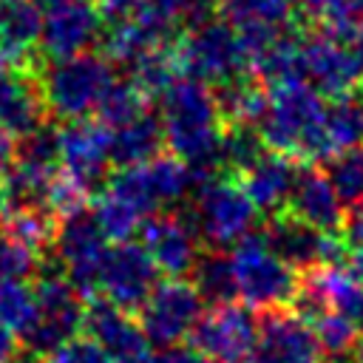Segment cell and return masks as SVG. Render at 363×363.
Here are the masks:
<instances>
[{"label": "cell", "instance_id": "cell-1", "mask_svg": "<svg viewBox=\"0 0 363 363\" xmlns=\"http://www.w3.org/2000/svg\"><path fill=\"white\" fill-rule=\"evenodd\" d=\"M159 119L164 128V147L193 170L199 184L221 176L224 128L207 82L179 74L176 82L159 96Z\"/></svg>", "mask_w": 363, "mask_h": 363}, {"label": "cell", "instance_id": "cell-2", "mask_svg": "<svg viewBox=\"0 0 363 363\" xmlns=\"http://www.w3.org/2000/svg\"><path fill=\"white\" fill-rule=\"evenodd\" d=\"M326 99L309 82L267 88V108L255 122L264 145L306 162H326L332 147L323 130Z\"/></svg>", "mask_w": 363, "mask_h": 363}, {"label": "cell", "instance_id": "cell-3", "mask_svg": "<svg viewBox=\"0 0 363 363\" xmlns=\"http://www.w3.org/2000/svg\"><path fill=\"white\" fill-rule=\"evenodd\" d=\"M45 111L62 122L88 119L96 113L105 91L116 79L113 62L105 54L82 51L65 60L45 62L37 74Z\"/></svg>", "mask_w": 363, "mask_h": 363}, {"label": "cell", "instance_id": "cell-4", "mask_svg": "<svg viewBox=\"0 0 363 363\" xmlns=\"http://www.w3.org/2000/svg\"><path fill=\"white\" fill-rule=\"evenodd\" d=\"M34 298H37V315L34 323L23 332L20 343L45 357L57 346H62L65 340L82 332V312H85V306L79 303L82 295L68 284L62 264L51 250L40 255Z\"/></svg>", "mask_w": 363, "mask_h": 363}, {"label": "cell", "instance_id": "cell-5", "mask_svg": "<svg viewBox=\"0 0 363 363\" xmlns=\"http://www.w3.org/2000/svg\"><path fill=\"white\" fill-rule=\"evenodd\" d=\"M193 233L207 250H230L255 233L258 210L235 179H207L199 184L193 201L182 210Z\"/></svg>", "mask_w": 363, "mask_h": 363}, {"label": "cell", "instance_id": "cell-6", "mask_svg": "<svg viewBox=\"0 0 363 363\" xmlns=\"http://www.w3.org/2000/svg\"><path fill=\"white\" fill-rule=\"evenodd\" d=\"M230 255L235 267L238 298L252 312L289 306L298 289V272L269 250V244L264 241V233H250L233 247Z\"/></svg>", "mask_w": 363, "mask_h": 363}, {"label": "cell", "instance_id": "cell-7", "mask_svg": "<svg viewBox=\"0 0 363 363\" xmlns=\"http://www.w3.org/2000/svg\"><path fill=\"white\" fill-rule=\"evenodd\" d=\"M173 57L182 77H193L207 85H218L247 68L238 31L224 20L184 31L173 43Z\"/></svg>", "mask_w": 363, "mask_h": 363}, {"label": "cell", "instance_id": "cell-8", "mask_svg": "<svg viewBox=\"0 0 363 363\" xmlns=\"http://www.w3.org/2000/svg\"><path fill=\"white\" fill-rule=\"evenodd\" d=\"M51 250L60 258L68 284L79 295L94 298L99 292V269L108 250V235L96 224L91 207H82L57 218Z\"/></svg>", "mask_w": 363, "mask_h": 363}, {"label": "cell", "instance_id": "cell-9", "mask_svg": "<svg viewBox=\"0 0 363 363\" xmlns=\"http://www.w3.org/2000/svg\"><path fill=\"white\" fill-rule=\"evenodd\" d=\"M204 315V301L196 286L184 278H167L153 286L147 301L139 306V326L150 346L164 349L190 340L199 318Z\"/></svg>", "mask_w": 363, "mask_h": 363}, {"label": "cell", "instance_id": "cell-10", "mask_svg": "<svg viewBox=\"0 0 363 363\" xmlns=\"http://www.w3.org/2000/svg\"><path fill=\"white\" fill-rule=\"evenodd\" d=\"M111 130L94 119L60 128V173L85 193H99L111 176Z\"/></svg>", "mask_w": 363, "mask_h": 363}, {"label": "cell", "instance_id": "cell-11", "mask_svg": "<svg viewBox=\"0 0 363 363\" xmlns=\"http://www.w3.org/2000/svg\"><path fill=\"white\" fill-rule=\"evenodd\" d=\"M159 284V269L142 241H113L105 250L99 269V292L128 312H139L153 286Z\"/></svg>", "mask_w": 363, "mask_h": 363}, {"label": "cell", "instance_id": "cell-12", "mask_svg": "<svg viewBox=\"0 0 363 363\" xmlns=\"http://www.w3.org/2000/svg\"><path fill=\"white\" fill-rule=\"evenodd\" d=\"M258 337V315L247 303L210 306L190 332V346L216 363H244Z\"/></svg>", "mask_w": 363, "mask_h": 363}, {"label": "cell", "instance_id": "cell-13", "mask_svg": "<svg viewBox=\"0 0 363 363\" xmlns=\"http://www.w3.org/2000/svg\"><path fill=\"white\" fill-rule=\"evenodd\" d=\"M264 241L269 244V250L286 261L295 272L303 269H315V267H326V264H337L346 255V247L332 235L323 233L289 213H275L267 221L264 230Z\"/></svg>", "mask_w": 363, "mask_h": 363}, {"label": "cell", "instance_id": "cell-14", "mask_svg": "<svg viewBox=\"0 0 363 363\" xmlns=\"http://www.w3.org/2000/svg\"><path fill=\"white\" fill-rule=\"evenodd\" d=\"M323 352L312 323L286 309H269L258 318V337L244 363H320Z\"/></svg>", "mask_w": 363, "mask_h": 363}, {"label": "cell", "instance_id": "cell-15", "mask_svg": "<svg viewBox=\"0 0 363 363\" xmlns=\"http://www.w3.org/2000/svg\"><path fill=\"white\" fill-rule=\"evenodd\" d=\"M102 31H105V14L99 11L96 0L51 9L43 14L40 54L45 57V62H54L91 51V45L102 40Z\"/></svg>", "mask_w": 363, "mask_h": 363}, {"label": "cell", "instance_id": "cell-16", "mask_svg": "<svg viewBox=\"0 0 363 363\" xmlns=\"http://www.w3.org/2000/svg\"><path fill=\"white\" fill-rule=\"evenodd\" d=\"M82 332L96 340L113 363H145L150 354V343L139 326V320L130 318L128 309L116 306L105 295H94L82 312Z\"/></svg>", "mask_w": 363, "mask_h": 363}, {"label": "cell", "instance_id": "cell-17", "mask_svg": "<svg viewBox=\"0 0 363 363\" xmlns=\"http://www.w3.org/2000/svg\"><path fill=\"white\" fill-rule=\"evenodd\" d=\"M139 241L150 252L156 269L164 272L167 278L187 275L201 252V241L182 213L159 210V213L147 216L139 227Z\"/></svg>", "mask_w": 363, "mask_h": 363}, {"label": "cell", "instance_id": "cell-18", "mask_svg": "<svg viewBox=\"0 0 363 363\" xmlns=\"http://www.w3.org/2000/svg\"><path fill=\"white\" fill-rule=\"evenodd\" d=\"M303 82H309L323 99L346 96L360 85L343 37L332 31L303 37Z\"/></svg>", "mask_w": 363, "mask_h": 363}, {"label": "cell", "instance_id": "cell-19", "mask_svg": "<svg viewBox=\"0 0 363 363\" xmlns=\"http://www.w3.org/2000/svg\"><path fill=\"white\" fill-rule=\"evenodd\" d=\"M284 213H289L323 233H335L343 227L346 204L340 201L337 190L332 187V182L323 170H318L315 164H306V167L301 164Z\"/></svg>", "mask_w": 363, "mask_h": 363}, {"label": "cell", "instance_id": "cell-20", "mask_svg": "<svg viewBox=\"0 0 363 363\" xmlns=\"http://www.w3.org/2000/svg\"><path fill=\"white\" fill-rule=\"evenodd\" d=\"M298 176V162L289 153L281 150H264V156L258 162H252L241 176V187L250 196V201L255 204L258 213L275 216L286 210L292 184Z\"/></svg>", "mask_w": 363, "mask_h": 363}, {"label": "cell", "instance_id": "cell-21", "mask_svg": "<svg viewBox=\"0 0 363 363\" xmlns=\"http://www.w3.org/2000/svg\"><path fill=\"white\" fill-rule=\"evenodd\" d=\"M48 119L40 79L28 68H0V128L23 136Z\"/></svg>", "mask_w": 363, "mask_h": 363}, {"label": "cell", "instance_id": "cell-22", "mask_svg": "<svg viewBox=\"0 0 363 363\" xmlns=\"http://www.w3.org/2000/svg\"><path fill=\"white\" fill-rule=\"evenodd\" d=\"M43 9L34 0H0V68H28L40 51Z\"/></svg>", "mask_w": 363, "mask_h": 363}, {"label": "cell", "instance_id": "cell-23", "mask_svg": "<svg viewBox=\"0 0 363 363\" xmlns=\"http://www.w3.org/2000/svg\"><path fill=\"white\" fill-rule=\"evenodd\" d=\"M162 147H164V128H162L159 113L145 111L128 125H119L111 130V164L113 167H139L156 159Z\"/></svg>", "mask_w": 363, "mask_h": 363}, {"label": "cell", "instance_id": "cell-24", "mask_svg": "<svg viewBox=\"0 0 363 363\" xmlns=\"http://www.w3.org/2000/svg\"><path fill=\"white\" fill-rule=\"evenodd\" d=\"M60 176V167H37L26 162H11L0 179V193L6 210H51V187Z\"/></svg>", "mask_w": 363, "mask_h": 363}, {"label": "cell", "instance_id": "cell-25", "mask_svg": "<svg viewBox=\"0 0 363 363\" xmlns=\"http://www.w3.org/2000/svg\"><path fill=\"white\" fill-rule=\"evenodd\" d=\"M247 71H252V77L267 88L303 82V40L281 34L247 62Z\"/></svg>", "mask_w": 363, "mask_h": 363}, {"label": "cell", "instance_id": "cell-26", "mask_svg": "<svg viewBox=\"0 0 363 363\" xmlns=\"http://www.w3.org/2000/svg\"><path fill=\"white\" fill-rule=\"evenodd\" d=\"M190 284L196 286L201 301L210 306L233 303L238 298L233 255L227 250H201L190 269Z\"/></svg>", "mask_w": 363, "mask_h": 363}, {"label": "cell", "instance_id": "cell-27", "mask_svg": "<svg viewBox=\"0 0 363 363\" xmlns=\"http://www.w3.org/2000/svg\"><path fill=\"white\" fill-rule=\"evenodd\" d=\"M164 43H170L167 34L156 31L153 26H147L136 17L111 20L108 31H102V54L111 62H119V65H130L142 54H147L150 48L164 45Z\"/></svg>", "mask_w": 363, "mask_h": 363}, {"label": "cell", "instance_id": "cell-28", "mask_svg": "<svg viewBox=\"0 0 363 363\" xmlns=\"http://www.w3.org/2000/svg\"><path fill=\"white\" fill-rule=\"evenodd\" d=\"M216 96V108L221 113V122H250L255 125L267 108V85H261L255 77H230L218 85H210Z\"/></svg>", "mask_w": 363, "mask_h": 363}, {"label": "cell", "instance_id": "cell-29", "mask_svg": "<svg viewBox=\"0 0 363 363\" xmlns=\"http://www.w3.org/2000/svg\"><path fill=\"white\" fill-rule=\"evenodd\" d=\"M139 167H142V173H145V182H147V187H150V193H153L159 210H162V207H176V204H182L184 196H187L193 187H199L193 170H190L179 156H173V153H159L156 159H150V162H145V164H139Z\"/></svg>", "mask_w": 363, "mask_h": 363}, {"label": "cell", "instance_id": "cell-30", "mask_svg": "<svg viewBox=\"0 0 363 363\" xmlns=\"http://www.w3.org/2000/svg\"><path fill=\"white\" fill-rule=\"evenodd\" d=\"M295 14V0H218V17L235 31L286 28Z\"/></svg>", "mask_w": 363, "mask_h": 363}, {"label": "cell", "instance_id": "cell-31", "mask_svg": "<svg viewBox=\"0 0 363 363\" xmlns=\"http://www.w3.org/2000/svg\"><path fill=\"white\" fill-rule=\"evenodd\" d=\"M323 130L332 153L363 145V96L352 91L346 96L332 99L326 105Z\"/></svg>", "mask_w": 363, "mask_h": 363}, {"label": "cell", "instance_id": "cell-32", "mask_svg": "<svg viewBox=\"0 0 363 363\" xmlns=\"http://www.w3.org/2000/svg\"><path fill=\"white\" fill-rule=\"evenodd\" d=\"M96 6L105 14V20L136 17L167 37L179 26V11H182V0H96Z\"/></svg>", "mask_w": 363, "mask_h": 363}, {"label": "cell", "instance_id": "cell-33", "mask_svg": "<svg viewBox=\"0 0 363 363\" xmlns=\"http://www.w3.org/2000/svg\"><path fill=\"white\" fill-rule=\"evenodd\" d=\"M130 68V82L145 94V96H162L179 77V65L173 57V43L156 45L147 54H142L136 62L128 65Z\"/></svg>", "mask_w": 363, "mask_h": 363}, {"label": "cell", "instance_id": "cell-34", "mask_svg": "<svg viewBox=\"0 0 363 363\" xmlns=\"http://www.w3.org/2000/svg\"><path fill=\"white\" fill-rule=\"evenodd\" d=\"M3 230L31 252L43 255L54 244L57 233V216L51 210H6L3 213Z\"/></svg>", "mask_w": 363, "mask_h": 363}, {"label": "cell", "instance_id": "cell-35", "mask_svg": "<svg viewBox=\"0 0 363 363\" xmlns=\"http://www.w3.org/2000/svg\"><path fill=\"white\" fill-rule=\"evenodd\" d=\"M224 125L227 128L221 130V164H224V170L241 176L269 147L264 145L255 125H250V122H224Z\"/></svg>", "mask_w": 363, "mask_h": 363}, {"label": "cell", "instance_id": "cell-36", "mask_svg": "<svg viewBox=\"0 0 363 363\" xmlns=\"http://www.w3.org/2000/svg\"><path fill=\"white\" fill-rule=\"evenodd\" d=\"M323 173L346 207L363 201V145L332 153L323 162Z\"/></svg>", "mask_w": 363, "mask_h": 363}, {"label": "cell", "instance_id": "cell-37", "mask_svg": "<svg viewBox=\"0 0 363 363\" xmlns=\"http://www.w3.org/2000/svg\"><path fill=\"white\" fill-rule=\"evenodd\" d=\"M312 332H315V340L323 352V357H332V360H340L346 357L352 349H357V340H360V329L357 323L343 315V312H323L312 320Z\"/></svg>", "mask_w": 363, "mask_h": 363}, {"label": "cell", "instance_id": "cell-38", "mask_svg": "<svg viewBox=\"0 0 363 363\" xmlns=\"http://www.w3.org/2000/svg\"><path fill=\"white\" fill-rule=\"evenodd\" d=\"M145 111H147V96L130 79H113L96 108V116L105 128L113 130L119 125H128L130 119H136Z\"/></svg>", "mask_w": 363, "mask_h": 363}, {"label": "cell", "instance_id": "cell-39", "mask_svg": "<svg viewBox=\"0 0 363 363\" xmlns=\"http://www.w3.org/2000/svg\"><path fill=\"white\" fill-rule=\"evenodd\" d=\"M37 298L28 281H0V326L23 337V332L34 323Z\"/></svg>", "mask_w": 363, "mask_h": 363}, {"label": "cell", "instance_id": "cell-40", "mask_svg": "<svg viewBox=\"0 0 363 363\" xmlns=\"http://www.w3.org/2000/svg\"><path fill=\"white\" fill-rule=\"evenodd\" d=\"M91 213L111 241H128V238L139 235V227L145 221L136 210H130L125 201L113 199L105 190H99V196L91 201Z\"/></svg>", "mask_w": 363, "mask_h": 363}, {"label": "cell", "instance_id": "cell-41", "mask_svg": "<svg viewBox=\"0 0 363 363\" xmlns=\"http://www.w3.org/2000/svg\"><path fill=\"white\" fill-rule=\"evenodd\" d=\"M14 159L37 167H60V128L48 125L45 119L40 128L17 136Z\"/></svg>", "mask_w": 363, "mask_h": 363}, {"label": "cell", "instance_id": "cell-42", "mask_svg": "<svg viewBox=\"0 0 363 363\" xmlns=\"http://www.w3.org/2000/svg\"><path fill=\"white\" fill-rule=\"evenodd\" d=\"M40 255L17 244L0 224V281H28L37 275Z\"/></svg>", "mask_w": 363, "mask_h": 363}, {"label": "cell", "instance_id": "cell-43", "mask_svg": "<svg viewBox=\"0 0 363 363\" xmlns=\"http://www.w3.org/2000/svg\"><path fill=\"white\" fill-rule=\"evenodd\" d=\"M45 363H113V360L96 340H91L88 335L85 337L77 335L62 346H57L51 354H45Z\"/></svg>", "mask_w": 363, "mask_h": 363}, {"label": "cell", "instance_id": "cell-44", "mask_svg": "<svg viewBox=\"0 0 363 363\" xmlns=\"http://www.w3.org/2000/svg\"><path fill=\"white\" fill-rule=\"evenodd\" d=\"M213 20H218V0H182L179 23L184 26V31L199 28Z\"/></svg>", "mask_w": 363, "mask_h": 363}, {"label": "cell", "instance_id": "cell-45", "mask_svg": "<svg viewBox=\"0 0 363 363\" xmlns=\"http://www.w3.org/2000/svg\"><path fill=\"white\" fill-rule=\"evenodd\" d=\"M145 363H216L210 360L207 354H201L196 346H184V343H176V346H164V349H150V354L145 357Z\"/></svg>", "mask_w": 363, "mask_h": 363}, {"label": "cell", "instance_id": "cell-46", "mask_svg": "<svg viewBox=\"0 0 363 363\" xmlns=\"http://www.w3.org/2000/svg\"><path fill=\"white\" fill-rule=\"evenodd\" d=\"M343 238H346L349 250L363 252V201L349 207V213L343 218Z\"/></svg>", "mask_w": 363, "mask_h": 363}, {"label": "cell", "instance_id": "cell-47", "mask_svg": "<svg viewBox=\"0 0 363 363\" xmlns=\"http://www.w3.org/2000/svg\"><path fill=\"white\" fill-rule=\"evenodd\" d=\"M343 40L349 45V54H352V62H354V71H357V82L363 85V20Z\"/></svg>", "mask_w": 363, "mask_h": 363}, {"label": "cell", "instance_id": "cell-48", "mask_svg": "<svg viewBox=\"0 0 363 363\" xmlns=\"http://www.w3.org/2000/svg\"><path fill=\"white\" fill-rule=\"evenodd\" d=\"M11 162H14V136L0 128V179L11 167Z\"/></svg>", "mask_w": 363, "mask_h": 363}, {"label": "cell", "instance_id": "cell-49", "mask_svg": "<svg viewBox=\"0 0 363 363\" xmlns=\"http://www.w3.org/2000/svg\"><path fill=\"white\" fill-rule=\"evenodd\" d=\"M17 349V335L9 332L6 326H0V363H6Z\"/></svg>", "mask_w": 363, "mask_h": 363}, {"label": "cell", "instance_id": "cell-50", "mask_svg": "<svg viewBox=\"0 0 363 363\" xmlns=\"http://www.w3.org/2000/svg\"><path fill=\"white\" fill-rule=\"evenodd\" d=\"M6 363H45V357L23 346V349H14V354H11V357H9Z\"/></svg>", "mask_w": 363, "mask_h": 363}, {"label": "cell", "instance_id": "cell-51", "mask_svg": "<svg viewBox=\"0 0 363 363\" xmlns=\"http://www.w3.org/2000/svg\"><path fill=\"white\" fill-rule=\"evenodd\" d=\"M43 11H51V9H60V6H71V3H88V0H34Z\"/></svg>", "mask_w": 363, "mask_h": 363}, {"label": "cell", "instance_id": "cell-52", "mask_svg": "<svg viewBox=\"0 0 363 363\" xmlns=\"http://www.w3.org/2000/svg\"><path fill=\"white\" fill-rule=\"evenodd\" d=\"M349 3V11L354 20H363V0H346Z\"/></svg>", "mask_w": 363, "mask_h": 363}, {"label": "cell", "instance_id": "cell-53", "mask_svg": "<svg viewBox=\"0 0 363 363\" xmlns=\"http://www.w3.org/2000/svg\"><path fill=\"white\" fill-rule=\"evenodd\" d=\"M354 323H357V329H360V332H363V306H360V309H357V315H354Z\"/></svg>", "mask_w": 363, "mask_h": 363}, {"label": "cell", "instance_id": "cell-54", "mask_svg": "<svg viewBox=\"0 0 363 363\" xmlns=\"http://www.w3.org/2000/svg\"><path fill=\"white\" fill-rule=\"evenodd\" d=\"M357 363H363V343H357Z\"/></svg>", "mask_w": 363, "mask_h": 363}, {"label": "cell", "instance_id": "cell-55", "mask_svg": "<svg viewBox=\"0 0 363 363\" xmlns=\"http://www.w3.org/2000/svg\"><path fill=\"white\" fill-rule=\"evenodd\" d=\"M3 213H6V201H3V193H0V218H3Z\"/></svg>", "mask_w": 363, "mask_h": 363}]
</instances>
